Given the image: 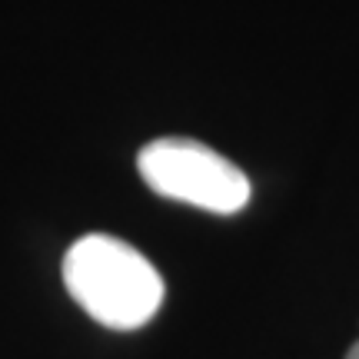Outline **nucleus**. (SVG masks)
<instances>
[{
    "mask_svg": "<svg viewBox=\"0 0 359 359\" xmlns=\"http://www.w3.org/2000/svg\"><path fill=\"white\" fill-rule=\"evenodd\" d=\"M64 286L90 320L107 330H140L163 306V276L137 246L87 233L64 253Z\"/></svg>",
    "mask_w": 359,
    "mask_h": 359,
    "instance_id": "1",
    "label": "nucleus"
},
{
    "mask_svg": "<svg viewBox=\"0 0 359 359\" xmlns=\"http://www.w3.org/2000/svg\"><path fill=\"white\" fill-rule=\"evenodd\" d=\"M143 183L177 203L233 217L250 203V177L233 160L190 137H160L137 154Z\"/></svg>",
    "mask_w": 359,
    "mask_h": 359,
    "instance_id": "2",
    "label": "nucleus"
},
{
    "mask_svg": "<svg viewBox=\"0 0 359 359\" xmlns=\"http://www.w3.org/2000/svg\"><path fill=\"white\" fill-rule=\"evenodd\" d=\"M346 359H359V339L349 346V353H346Z\"/></svg>",
    "mask_w": 359,
    "mask_h": 359,
    "instance_id": "3",
    "label": "nucleus"
}]
</instances>
